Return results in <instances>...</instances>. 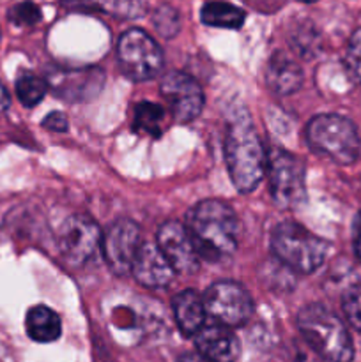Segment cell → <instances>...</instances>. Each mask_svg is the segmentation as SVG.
Returning a JSON list of instances; mask_svg holds the SVG:
<instances>
[{
    "mask_svg": "<svg viewBox=\"0 0 361 362\" xmlns=\"http://www.w3.org/2000/svg\"><path fill=\"white\" fill-rule=\"evenodd\" d=\"M225 161L230 179L241 193L257 189L265 172V151L248 117L237 119L227 127Z\"/></svg>",
    "mask_w": 361,
    "mask_h": 362,
    "instance_id": "7a4b0ae2",
    "label": "cell"
},
{
    "mask_svg": "<svg viewBox=\"0 0 361 362\" xmlns=\"http://www.w3.org/2000/svg\"><path fill=\"white\" fill-rule=\"evenodd\" d=\"M269 187L273 200L282 209H297L306 198L304 166L299 158L283 148H273L265 156Z\"/></svg>",
    "mask_w": 361,
    "mask_h": 362,
    "instance_id": "8992f818",
    "label": "cell"
},
{
    "mask_svg": "<svg viewBox=\"0 0 361 362\" xmlns=\"http://www.w3.org/2000/svg\"><path fill=\"white\" fill-rule=\"evenodd\" d=\"M306 140L315 152L338 165H353L360 158L361 140L356 126L336 113L314 117L306 126Z\"/></svg>",
    "mask_w": 361,
    "mask_h": 362,
    "instance_id": "5b68a950",
    "label": "cell"
},
{
    "mask_svg": "<svg viewBox=\"0 0 361 362\" xmlns=\"http://www.w3.org/2000/svg\"><path fill=\"white\" fill-rule=\"evenodd\" d=\"M165 108L158 103L142 101L134 108V129L142 133L152 134V136H161L165 129Z\"/></svg>",
    "mask_w": 361,
    "mask_h": 362,
    "instance_id": "ffe728a7",
    "label": "cell"
},
{
    "mask_svg": "<svg viewBox=\"0 0 361 362\" xmlns=\"http://www.w3.org/2000/svg\"><path fill=\"white\" fill-rule=\"evenodd\" d=\"M205 311L229 327L244 325L253 315V300L244 286L236 281H218L205 290Z\"/></svg>",
    "mask_w": 361,
    "mask_h": 362,
    "instance_id": "9c48e42d",
    "label": "cell"
},
{
    "mask_svg": "<svg viewBox=\"0 0 361 362\" xmlns=\"http://www.w3.org/2000/svg\"><path fill=\"white\" fill-rule=\"evenodd\" d=\"M131 274L140 285L147 286V288H165L173 279L176 271L168 264L165 255L161 253L158 244L142 243L133 267H131Z\"/></svg>",
    "mask_w": 361,
    "mask_h": 362,
    "instance_id": "5bb4252c",
    "label": "cell"
},
{
    "mask_svg": "<svg viewBox=\"0 0 361 362\" xmlns=\"http://www.w3.org/2000/svg\"><path fill=\"white\" fill-rule=\"evenodd\" d=\"M297 329L308 345L329 362H350L354 345L343 322L322 304H308L297 313Z\"/></svg>",
    "mask_w": 361,
    "mask_h": 362,
    "instance_id": "3957f363",
    "label": "cell"
},
{
    "mask_svg": "<svg viewBox=\"0 0 361 362\" xmlns=\"http://www.w3.org/2000/svg\"><path fill=\"white\" fill-rule=\"evenodd\" d=\"M275 257L299 274L315 272L326 260L329 244L294 221L280 223L271 237Z\"/></svg>",
    "mask_w": 361,
    "mask_h": 362,
    "instance_id": "277c9868",
    "label": "cell"
},
{
    "mask_svg": "<svg viewBox=\"0 0 361 362\" xmlns=\"http://www.w3.org/2000/svg\"><path fill=\"white\" fill-rule=\"evenodd\" d=\"M103 243L98 223L84 214H73L62 223L57 237L60 255L71 267L87 264Z\"/></svg>",
    "mask_w": 361,
    "mask_h": 362,
    "instance_id": "ba28073f",
    "label": "cell"
},
{
    "mask_svg": "<svg viewBox=\"0 0 361 362\" xmlns=\"http://www.w3.org/2000/svg\"><path fill=\"white\" fill-rule=\"evenodd\" d=\"M9 105H11L9 94H7L6 87H4L2 81H0V112H6V110L9 108Z\"/></svg>",
    "mask_w": 361,
    "mask_h": 362,
    "instance_id": "83f0119b",
    "label": "cell"
},
{
    "mask_svg": "<svg viewBox=\"0 0 361 362\" xmlns=\"http://www.w3.org/2000/svg\"><path fill=\"white\" fill-rule=\"evenodd\" d=\"M66 7L99 11L119 20H134L145 13L142 0H66Z\"/></svg>",
    "mask_w": 361,
    "mask_h": 362,
    "instance_id": "ac0fdd59",
    "label": "cell"
},
{
    "mask_svg": "<svg viewBox=\"0 0 361 362\" xmlns=\"http://www.w3.org/2000/svg\"><path fill=\"white\" fill-rule=\"evenodd\" d=\"M159 92L168 105L173 119L180 124L197 119L204 108V92L197 80L186 73H166L159 85Z\"/></svg>",
    "mask_w": 361,
    "mask_h": 362,
    "instance_id": "30bf717a",
    "label": "cell"
},
{
    "mask_svg": "<svg viewBox=\"0 0 361 362\" xmlns=\"http://www.w3.org/2000/svg\"><path fill=\"white\" fill-rule=\"evenodd\" d=\"M25 329H27L28 338L38 343H52L59 339L62 332V324H60L59 315L48 306H34L28 310L27 318H25Z\"/></svg>",
    "mask_w": 361,
    "mask_h": 362,
    "instance_id": "e0dca14e",
    "label": "cell"
},
{
    "mask_svg": "<svg viewBox=\"0 0 361 362\" xmlns=\"http://www.w3.org/2000/svg\"><path fill=\"white\" fill-rule=\"evenodd\" d=\"M46 90H48V83H46L42 78H39L38 74L23 71V73L18 76L16 80L18 99H20L21 105H25L27 108H32V106L39 105V103L42 101V98H45Z\"/></svg>",
    "mask_w": 361,
    "mask_h": 362,
    "instance_id": "44dd1931",
    "label": "cell"
},
{
    "mask_svg": "<svg viewBox=\"0 0 361 362\" xmlns=\"http://www.w3.org/2000/svg\"><path fill=\"white\" fill-rule=\"evenodd\" d=\"M265 83L276 94L289 95L301 87L303 73L292 59L283 53H276L271 57L265 69Z\"/></svg>",
    "mask_w": 361,
    "mask_h": 362,
    "instance_id": "9a60e30c",
    "label": "cell"
},
{
    "mask_svg": "<svg viewBox=\"0 0 361 362\" xmlns=\"http://www.w3.org/2000/svg\"><path fill=\"white\" fill-rule=\"evenodd\" d=\"M140 230L131 219H117L103 235V253L113 274L126 276L131 272L133 262L140 247Z\"/></svg>",
    "mask_w": 361,
    "mask_h": 362,
    "instance_id": "8fae6325",
    "label": "cell"
},
{
    "mask_svg": "<svg viewBox=\"0 0 361 362\" xmlns=\"http://www.w3.org/2000/svg\"><path fill=\"white\" fill-rule=\"evenodd\" d=\"M345 62L349 67V73L361 85V28L354 30V34L350 35Z\"/></svg>",
    "mask_w": 361,
    "mask_h": 362,
    "instance_id": "d4e9b609",
    "label": "cell"
},
{
    "mask_svg": "<svg viewBox=\"0 0 361 362\" xmlns=\"http://www.w3.org/2000/svg\"><path fill=\"white\" fill-rule=\"evenodd\" d=\"M342 308L347 322H349L357 332H361V285L350 286V288L343 293Z\"/></svg>",
    "mask_w": 361,
    "mask_h": 362,
    "instance_id": "603a6c76",
    "label": "cell"
},
{
    "mask_svg": "<svg viewBox=\"0 0 361 362\" xmlns=\"http://www.w3.org/2000/svg\"><path fill=\"white\" fill-rule=\"evenodd\" d=\"M200 18L209 27L239 28L243 27L246 14L241 7L232 6L229 2H222V0H212V2L204 4Z\"/></svg>",
    "mask_w": 361,
    "mask_h": 362,
    "instance_id": "d6986e66",
    "label": "cell"
},
{
    "mask_svg": "<svg viewBox=\"0 0 361 362\" xmlns=\"http://www.w3.org/2000/svg\"><path fill=\"white\" fill-rule=\"evenodd\" d=\"M177 362H209L205 357H202L198 352H191V354H184Z\"/></svg>",
    "mask_w": 361,
    "mask_h": 362,
    "instance_id": "f1b7e54d",
    "label": "cell"
},
{
    "mask_svg": "<svg viewBox=\"0 0 361 362\" xmlns=\"http://www.w3.org/2000/svg\"><path fill=\"white\" fill-rule=\"evenodd\" d=\"M198 354L209 362H236L239 357V339L232 329L219 322H205L195 334Z\"/></svg>",
    "mask_w": 361,
    "mask_h": 362,
    "instance_id": "4fadbf2b",
    "label": "cell"
},
{
    "mask_svg": "<svg viewBox=\"0 0 361 362\" xmlns=\"http://www.w3.org/2000/svg\"><path fill=\"white\" fill-rule=\"evenodd\" d=\"M152 23H154L156 30H158L163 37H166V39L176 37L177 32H179V28H180L179 13H177L173 7L161 6L154 11Z\"/></svg>",
    "mask_w": 361,
    "mask_h": 362,
    "instance_id": "7402d4cb",
    "label": "cell"
},
{
    "mask_svg": "<svg viewBox=\"0 0 361 362\" xmlns=\"http://www.w3.org/2000/svg\"><path fill=\"white\" fill-rule=\"evenodd\" d=\"M299 2H306V4H311V2H317V0H299Z\"/></svg>",
    "mask_w": 361,
    "mask_h": 362,
    "instance_id": "f546056e",
    "label": "cell"
},
{
    "mask_svg": "<svg viewBox=\"0 0 361 362\" xmlns=\"http://www.w3.org/2000/svg\"><path fill=\"white\" fill-rule=\"evenodd\" d=\"M158 247L172 269L180 274H193L198 271L200 257H198L190 232L179 221H166L158 230Z\"/></svg>",
    "mask_w": 361,
    "mask_h": 362,
    "instance_id": "7c38bea8",
    "label": "cell"
},
{
    "mask_svg": "<svg viewBox=\"0 0 361 362\" xmlns=\"http://www.w3.org/2000/svg\"><path fill=\"white\" fill-rule=\"evenodd\" d=\"M42 126L50 131H55V133H66L69 129V122H67V117L62 112H52L45 117L42 120Z\"/></svg>",
    "mask_w": 361,
    "mask_h": 362,
    "instance_id": "484cf974",
    "label": "cell"
},
{
    "mask_svg": "<svg viewBox=\"0 0 361 362\" xmlns=\"http://www.w3.org/2000/svg\"><path fill=\"white\" fill-rule=\"evenodd\" d=\"M41 9L34 2H20L9 9V20L20 27H32L41 21Z\"/></svg>",
    "mask_w": 361,
    "mask_h": 362,
    "instance_id": "cb8c5ba5",
    "label": "cell"
},
{
    "mask_svg": "<svg viewBox=\"0 0 361 362\" xmlns=\"http://www.w3.org/2000/svg\"><path fill=\"white\" fill-rule=\"evenodd\" d=\"M186 228L198 257L211 262L234 255L239 244V219L229 204L216 198L198 202L188 212Z\"/></svg>",
    "mask_w": 361,
    "mask_h": 362,
    "instance_id": "6da1fadb",
    "label": "cell"
},
{
    "mask_svg": "<svg viewBox=\"0 0 361 362\" xmlns=\"http://www.w3.org/2000/svg\"><path fill=\"white\" fill-rule=\"evenodd\" d=\"M353 246L354 253L361 260V211L353 219Z\"/></svg>",
    "mask_w": 361,
    "mask_h": 362,
    "instance_id": "4316f807",
    "label": "cell"
},
{
    "mask_svg": "<svg viewBox=\"0 0 361 362\" xmlns=\"http://www.w3.org/2000/svg\"><path fill=\"white\" fill-rule=\"evenodd\" d=\"M173 315L184 336H195L205 324V304L204 297L198 296L195 290H184L173 297Z\"/></svg>",
    "mask_w": 361,
    "mask_h": 362,
    "instance_id": "2e32d148",
    "label": "cell"
},
{
    "mask_svg": "<svg viewBox=\"0 0 361 362\" xmlns=\"http://www.w3.org/2000/svg\"><path fill=\"white\" fill-rule=\"evenodd\" d=\"M117 59L122 73L134 81L154 78L163 69L165 62L158 42L140 28H130L120 35Z\"/></svg>",
    "mask_w": 361,
    "mask_h": 362,
    "instance_id": "52a82bcc",
    "label": "cell"
}]
</instances>
